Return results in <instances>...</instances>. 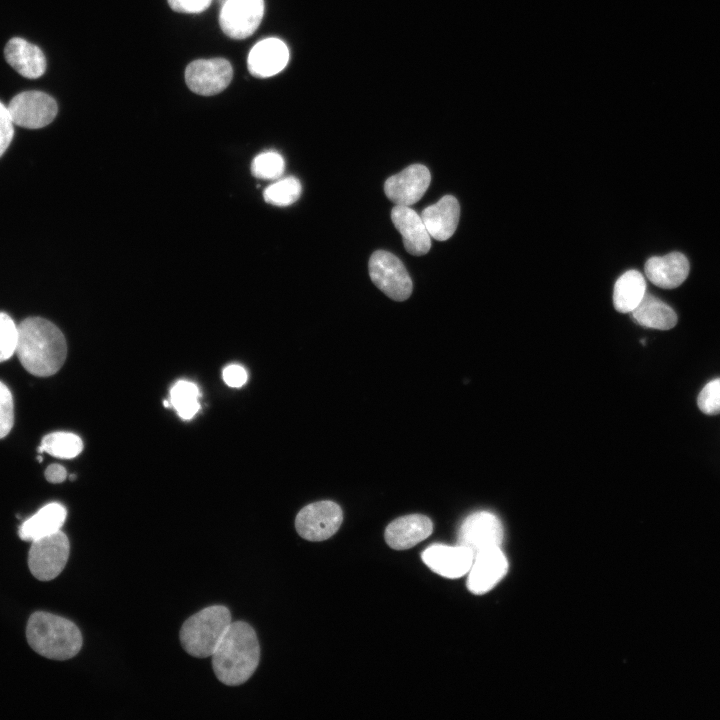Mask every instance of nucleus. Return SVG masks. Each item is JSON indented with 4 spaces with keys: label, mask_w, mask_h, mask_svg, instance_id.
Instances as JSON below:
<instances>
[{
    "label": "nucleus",
    "mask_w": 720,
    "mask_h": 720,
    "mask_svg": "<svg viewBox=\"0 0 720 720\" xmlns=\"http://www.w3.org/2000/svg\"><path fill=\"white\" fill-rule=\"evenodd\" d=\"M16 355L31 374L47 377L65 362L67 345L60 329L47 319L29 317L18 325Z\"/></svg>",
    "instance_id": "f257e3e1"
},
{
    "label": "nucleus",
    "mask_w": 720,
    "mask_h": 720,
    "mask_svg": "<svg viewBox=\"0 0 720 720\" xmlns=\"http://www.w3.org/2000/svg\"><path fill=\"white\" fill-rule=\"evenodd\" d=\"M217 679L225 685L245 683L260 660V646L254 629L243 621L232 622L211 655Z\"/></svg>",
    "instance_id": "f03ea898"
},
{
    "label": "nucleus",
    "mask_w": 720,
    "mask_h": 720,
    "mask_svg": "<svg viewBox=\"0 0 720 720\" xmlns=\"http://www.w3.org/2000/svg\"><path fill=\"white\" fill-rule=\"evenodd\" d=\"M26 637L36 653L53 660L70 659L82 647L81 632L73 622L43 611L30 616Z\"/></svg>",
    "instance_id": "7ed1b4c3"
},
{
    "label": "nucleus",
    "mask_w": 720,
    "mask_h": 720,
    "mask_svg": "<svg viewBox=\"0 0 720 720\" xmlns=\"http://www.w3.org/2000/svg\"><path fill=\"white\" fill-rule=\"evenodd\" d=\"M231 614L222 605L206 607L189 617L180 630V641L191 656L206 658L213 654L231 625Z\"/></svg>",
    "instance_id": "20e7f679"
},
{
    "label": "nucleus",
    "mask_w": 720,
    "mask_h": 720,
    "mask_svg": "<svg viewBox=\"0 0 720 720\" xmlns=\"http://www.w3.org/2000/svg\"><path fill=\"white\" fill-rule=\"evenodd\" d=\"M369 275L376 287L395 301H404L412 293L413 284L407 269L388 251L377 250L371 255Z\"/></svg>",
    "instance_id": "39448f33"
},
{
    "label": "nucleus",
    "mask_w": 720,
    "mask_h": 720,
    "mask_svg": "<svg viewBox=\"0 0 720 720\" xmlns=\"http://www.w3.org/2000/svg\"><path fill=\"white\" fill-rule=\"evenodd\" d=\"M31 543L28 566L32 575L40 581L56 578L69 557L70 544L67 536L60 530Z\"/></svg>",
    "instance_id": "423d86ee"
},
{
    "label": "nucleus",
    "mask_w": 720,
    "mask_h": 720,
    "mask_svg": "<svg viewBox=\"0 0 720 720\" xmlns=\"http://www.w3.org/2000/svg\"><path fill=\"white\" fill-rule=\"evenodd\" d=\"M343 522L341 507L333 501H318L303 507L295 518L298 534L308 541H324L333 536Z\"/></svg>",
    "instance_id": "0eeeda50"
},
{
    "label": "nucleus",
    "mask_w": 720,
    "mask_h": 720,
    "mask_svg": "<svg viewBox=\"0 0 720 720\" xmlns=\"http://www.w3.org/2000/svg\"><path fill=\"white\" fill-rule=\"evenodd\" d=\"M7 108L13 124L28 129L47 126L58 111L56 101L50 95L37 90L15 95Z\"/></svg>",
    "instance_id": "6e6552de"
},
{
    "label": "nucleus",
    "mask_w": 720,
    "mask_h": 720,
    "mask_svg": "<svg viewBox=\"0 0 720 720\" xmlns=\"http://www.w3.org/2000/svg\"><path fill=\"white\" fill-rule=\"evenodd\" d=\"M503 535V526L495 514L478 511L470 514L463 521L458 533V542L475 555L484 550L500 547Z\"/></svg>",
    "instance_id": "1a4fd4ad"
},
{
    "label": "nucleus",
    "mask_w": 720,
    "mask_h": 720,
    "mask_svg": "<svg viewBox=\"0 0 720 720\" xmlns=\"http://www.w3.org/2000/svg\"><path fill=\"white\" fill-rule=\"evenodd\" d=\"M264 0H225L219 16L221 30L232 39H245L259 27Z\"/></svg>",
    "instance_id": "9d476101"
},
{
    "label": "nucleus",
    "mask_w": 720,
    "mask_h": 720,
    "mask_svg": "<svg viewBox=\"0 0 720 720\" xmlns=\"http://www.w3.org/2000/svg\"><path fill=\"white\" fill-rule=\"evenodd\" d=\"M232 76V66L223 58L193 61L185 71V80L189 89L203 96L222 92L230 84Z\"/></svg>",
    "instance_id": "9b49d317"
},
{
    "label": "nucleus",
    "mask_w": 720,
    "mask_h": 720,
    "mask_svg": "<svg viewBox=\"0 0 720 720\" xmlns=\"http://www.w3.org/2000/svg\"><path fill=\"white\" fill-rule=\"evenodd\" d=\"M431 182L428 168L413 164L400 173L390 176L384 184V192L395 205L410 206L425 194Z\"/></svg>",
    "instance_id": "f8f14e48"
},
{
    "label": "nucleus",
    "mask_w": 720,
    "mask_h": 720,
    "mask_svg": "<svg viewBox=\"0 0 720 720\" xmlns=\"http://www.w3.org/2000/svg\"><path fill=\"white\" fill-rule=\"evenodd\" d=\"M422 561L436 574L450 579L466 575L473 563L474 553L463 545L434 544L421 555Z\"/></svg>",
    "instance_id": "ddd939ff"
},
{
    "label": "nucleus",
    "mask_w": 720,
    "mask_h": 720,
    "mask_svg": "<svg viewBox=\"0 0 720 720\" xmlns=\"http://www.w3.org/2000/svg\"><path fill=\"white\" fill-rule=\"evenodd\" d=\"M507 559L500 547L484 550L474 555L467 573V588L474 594L490 591L506 574Z\"/></svg>",
    "instance_id": "4468645a"
},
{
    "label": "nucleus",
    "mask_w": 720,
    "mask_h": 720,
    "mask_svg": "<svg viewBox=\"0 0 720 720\" xmlns=\"http://www.w3.org/2000/svg\"><path fill=\"white\" fill-rule=\"evenodd\" d=\"M391 220L402 236L408 253L421 256L431 248V236L421 218L409 206L395 205L391 210Z\"/></svg>",
    "instance_id": "2eb2a0df"
},
{
    "label": "nucleus",
    "mask_w": 720,
    "mask_h": 720,
    "mask_svg": "<svg viewBox=\"0 0 720 720\" xmlns=\"http://www.w3.org/2000/svg\"><path fill=\"white\" fill-rule=\"evenodd\" d=\"M289 61V49L278 38L259 41L249 52L247 67L249 72L259 78H267L281 72Z\"/></svg>",
    "instance_id": "dca6fc26"
},
{
    "label": "nucleus",
    "mask_w": 720,
    "mask_h": 720,
    "mask_svg": "<svg viewBox=\"0 0 720 720\" xmlns=\"http://www.w3.org/2000/svg\"><path fill=\"white\" fill-rule=\"evenodd\" d=\"M432 520L422 514H409L393 520L385 529V540L395 550H406L428 538Z\"/></svg>",
    "instance_id": "f3484780"
},
{
    "label": "nucleus",
    "mask_w": 720,
    "mask_h": 720,
    "mask_svg": "<svg viewBox=\"0 0 720 720\" xmlns=\"http://www.w3.org/2000/svg\"><path fill=\"white\" fill-rule=\"evenodd\" d=\"M645 274L654 285L663 289H674L688 277L690 266L686 256L671 252L665 256H653L646 261Z\"/></svg>",
    "instance_id": "a211bd4d"
},
{
    "label": "nucleus",
    "mask_w": 720,
    "mask_h": 720,
    "mask_svg": "<svg viewBox=\"0 0 720 720\" xmlns=\"http://www.w3.org/2000/svg\"><path fill=\"white\" fill-rule=\"evenodd\" d=\"M420 216L431 238L445 241L457 228L460 206L454 196L445 195L437 203L426 207Z\"/></svg>",
    "instance_id": "6ab92c4d"
},
{
    "label": "nucleus",
    "mask_w": 720,
    "mask_h": 720,
    "mask_svg": "<svg viewBox=\"0 0 720 720\" xmlns=\"http://www.w3.org/2000/svg\"><path fill=\"white\" fill-rule=\"evenodd\" d=\"M4 56L8 64L25 78L37 79L45 73L47 63L42 50L23 38H11L4 48Z\"/></svg>",
    "instance_id": "aec40b11"
},
{
    "label": "nucleus",
    "mask_w": 720,
    "mask_h": 720,
    "mask_svg": "<svg viewBox=\"0 0 720 720\" xmlns=\"http://www.w3.org/2000/svg\"><path fill=\"white\" fill-rule=\"evenodd\" d=\"M66 516L67 510L62 504L48 503L20 525L18 535L29 542L49 536L61 530Z\"/></svg>",
    "instance_id": "412c9836"
},
{
    "label": "nucleus",
    "mask_w": 720,
    "mask_h": 720,
    "mask_svg": "<svg viewBox=\"0 0 720 720\" xmlns=\"http://www.w3.org/2000/svg\"><path fill=\"white\" fill-rule=\"evenodd\" d=\"M631 317L640 326L657 330H669L678 320L675 311L669 305L647 292L631 312Z\"/></svg>",
    "instance_id": "4be33fe9"
},
{
    "label": "nucleus",
    "mask_w": 720,
    "mask_h": 720,
    "mask_svg": "<svg viewBox=\"0 0 720 720\" xmlns=\"http://www.w3.org/2000/svg\"><path fill=\"white\" fill-rule=\"evenodd\" d=\"M646 294V281L637 270L623 273L615 282L613 305L620 313H631Z\"/></svg>",
    "instance_id": "5701e85b"
},
{
    "label": "nucleus",
    "mask_w": 720,
    "mask_h": 720,
    "mask_svg": "<svg viewBox=\"0 0 720 720\" xmlns=\"http://www.w3.org/2000/svg\"><path fill=\"white\" fill-rule=\"evenodd\" d=\"M83 449L81 438L70 432H53L42 438L38 452H46L54 457L72 459L78 456Z\"/></svg>",
    "instance_id": "b1692460"
},
{
    "label": "nucleus",
    "mask_w": 720,
    "mask_h": 720,
    "mask_svg": "<svg viewBox=\"0 0 720 720\" xmlns=\"http://www.w3.org/2000/svg\"><path fill=\"white\" fill-rule=\"evenodd\" d=\"M199 397V389L194 383L180 380L170 390V405L182 419L190 420L200 409Z\"/></svg>",
    "instance_id": "393cba45"
},
{
    "label": "nucleus",
    "mask_w": 720,
    "mask_h": 720,
    "mask_svg": "<svg viewBox=\"0 0 720 720\" xmlns=\"http://www.w3.org/2000/svg\"><path fill=\"white\" fill-rule=\"evenodd\" d=\"M300 181L293 177H285L269 185L263 192L264 200L274 206L285 207L293 204L301 195Z\"/></svg>",
    "instance_id": "a878e982"
},
{
    "label": "nucleus",
    "mask_w": 720,
    "mask_h": 720,
    "mask_svg": "<svg viewBox=\"0 0 720 720\" xmlns=\"http://www.w3.org/2000/svg\"><path fill=\"white\" fill-rule=\"evenodd\" d=\"M285 169L282 155L276 151H265L252 161L251 172L254 177L266 180L279 178Z\"/></svg>",
    "instance_id": "bb28decb"
},
{
    "label": "nucleus",
    "mask_w": 720,
    "mask_h": 720,
    "mask_svg": "<svg viewBox=\"0 0 720 720\" xmlns=\"http://www.w3.org/2000/svg\"><path fill=\"white\" fill-rule=\"evenodd\" d=\"M18 326L5 312H0V362L10 359L16 352Z\"/></svg>",
    "instance_id": "cd10ccee"
},
{
    "label": "nucleus",
    "mask_w": 720,
    "mask_h": 720,
    "mask_svg": "<svg viewBox=\"0 0 720 720\" xmlns=\"http://www.w3.org/2000/svg\"><path fill=\"white\" fill-rule=\"evenodd\" d=\"M697 404L706 415L720 414V378L711 380L702 388Z\"/></svg>",
    "instance_id": "c85d7f7f"
},
{
    "label": "nucleus",
    "mask_w": 720,
    "mask_h": 720,
    "mask_svg": "<svg viewBox=\"0 0 720 720\" xmlns=\"http://www.w3.org/2000/svg\"><path fill=\"white\" fill-rule=\"evenodd\" d=\"M14 424V403L8 387L0 381V439L11 431Z\"/></svg>",
    "instance_id": "c756f323"
},
{
    "label": "nucleus",
    "mask_w": 720,
    "mask_h": 720,
    "mask_svg": "<svg viewBox=\"0 0 720 720\" xmlns=\"http://www.w3.org/2000/svg\"><path fill=\"white\" fill-rule=\"evenodd\" d=\"M14 124L7 106L0 101V157L9 147L14 136Z\"/></svg>",
    "instance_id": "7c9ffc66"
},
{
    "label": "nucleus",
    "mask_w": 720,
    "mask_h": 720,
    "mask_svg": "<svg viewBox=\"0 0 720 720\" xmlns=\"http://www.w3.org/2000/svg\"><path fill=\"white\" fill-rule=\"evenodd\" d=\"M247 379L246 370L238 364L228 365L223 370V380L230 387L239 388L247 382Z\"/></svg>",
    "instance_id": "2f4dec72"
},
{
    "label": "nucleus",
    "mask_w": 720,
    "mask_h": 720,
    "mask_svg": "<svg viewBox=\"0 0 720 720\" xmlns=\"http://www.w3.org/2000/svg\"><path fill=\"white\" fill-rule=\"evenodd\" d=\"M170 7L180 13H199L206 10L211 0H168Z\"/></svg>",
    "instance_id": "473e14b6"
},
{
    "label": "nucleus",
    "mask_w": 720,
    "mask_h": 720,
    "mask_svg": "<svg viewBox=\"0 0 720 720\" xmlns=\"http://www.w3.org/2000/svg\"><path fill=\"white\" fill-rule=\"evenodd\" d=\"M66 469L60 464H51L45 470V478L50 483H61L66 479Z\"/></svg>",
    "instance_id": "72a5a7b5"
}]
</instances>
